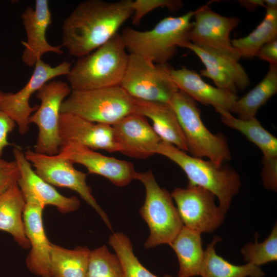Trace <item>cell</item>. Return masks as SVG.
I'll use <instances>...</instances> for the list:
<instances>
[{
  "instance_id": "1",
  "label": "cell",
  "mask_w": 277,
  "mask_h": 277,
  "mask_svg": "<svg viewBox=\"0 0 277 277\" xmlns=\"http://www.w3.org/2000/svg\"><path fill=\"white\" fill-rule=\"evenodd\" d=\"M133 11L132 0L82 2L63 22L61 45L71 56L83 57L118 33Z\"/></svg>"
},
{
  "instance_id": "2",
  "label": "cell",
  "mask_w": 277,
  "mask_h": 277,
  "mask_svg": "<svg viewBox=\"0 0 277 277\" xmlns=\"http://www.w3.org/2000/svg\"><path fill=\"white\" fill-rule=\"evenodd\" d=\"M193 16L194 11H190L179 16L166 17L146 31L127 27L120 35L129 54L142 56L155 64H167L179 47L190 42Z\"/></svg>"
},
{
  "instance_id": "3",
  "label": "cell",
  "mask_w": 277,
  "mask_h": 277,
  "mask_svg": "<svg viewBox=\"0 0 277 277\" xmlns=\"http://www.w3.org/2000/svg\"><path fill=\"white\" fill-rule=\"evenodd\" d=\"M120 34L78 58L66 75L72 90H85L120 86L129 54Z\"/></svg>"
},
{
  "instance_id": "4",
  "label": "cell",
  "mask_w": 277,
  "mask_h": 277,
  "mask_svg": "<svg viewBox=\"0 0 277 277\" xmlns=\"http://www.w3.org/2000/svg\"><path fill=\"white\" fill-rule=\"evenodd\" d=\"M155 154L163 155L177 164L186 173L188 185L200 186L212 192L219 199V207L227 212L241 186L239 175L234 169L188 155L163 141L156 147Z\"/></svg>"
},
{
  "instance_id": "5",
  "label": "cell",
  "mask_w": 277,
  "mask_h": 277,
  "mask_svg": "<svg viewBox=\"0 0 277 277\" xmlns=\"http://www.w3.org/2000/svg\"><path fill=\"white\" fill-rule=\"evenodd\" d=\"M135 99L120 86L72 90L62 103L61 113H69L88 121L112 125L134 113Z\"/></svg>"
},
{
  "instance_id": "6",
  "label": "cell",
  "mask_w": 277,
  "mask_h": 277,
  "mask_svg": "<svg viewBox=\"0 0 277 277\" xmlns=\"http://www.w3.org/2000/svg\"><path fill=\"white\" fill-rule=\"evenodd\" d=\"M169 104L176 114L190 155L201 159L207 157L218 166L231 159L225 136L213 134L207 128L195 101L179 90Z\"/></svg>"
},
{
  "instance_id": "7",
  "label": "cell",
  "mask_w": 277,
  "mask_h": 277,
  "mask_svg": "<svg viewBox=\"0 0 277 277\" xmlns=\"http://www.w3.org/2000/svg\"><path fill=\"white\" fill-rule=\"evenodd\" d=\"M134 179L142 182L146 192L144 203L140 210L150 230L145 247L169 245L183 226L171 193L160 187L151 171L136 172Z\"/></svg>"
},
{
  "instance_id": "8",
  "label": "cell",
  "mask_w": 277,
  "mask_h": 277,
  "mask_svg": "<svg viewBox=\"0 0 277 277\" xmlns=\"http://www.w3.org/2000/svg\"><path fill=\"white\" fill-rule=\"evenodd\" d=\"M167 65L155 64L142 56L129 54L120 86L135 99L169 104L179 90L167 70Z\"/></svg>"
},
{
  "instance_id": "9",
  "label": "cell",
  "mask_w": 277,
  "mask_h": 277,
  "mask_svg": "<svg viewBox=\"0 0 277 277\" xmlns=\"http://www.w3.org/2000/svg\"><path fill=\"white\" fill-rule=\"evenodd\" d=\"M72 90L62 81H52L45 84L36 93L41 104L29 118V123L35 124L38 133L34 151L47 155L59 153L62 141L59 135V119L63 101Z\"/></svg>"
},
{
  "instance_id": "10",
  "label": "cell",
  "mask_w": 277,
  "mask_h": 277,
  "mask_svg": "<svg viewBox=\"0 0 277 277\" xmlns=\"http://www.w3.org/2000/svg\"><path fill=\"white\" fill-rule=\"evenodd\" d=\"M24 154L38 176L51 185L76 192L100 215L107 226L112 229L110 220L96 202L87 184L86 173L76 169L71 161L59 153L47 155L28 149Z\"/></svg>"
},
{
  "instance_id": "11",
  "label": "cell",
  "mask_w": 277,
  "mask_h": 277,
  "mask_svg": "<svg viewBox=\"0 0 277 277\" xmlns=\"http://www.w3.org/2000/svg\"><path fill=\"white\" fill-rule=\"evenodd\" d=\"M183 225L202 232L210 233L223 223L225 213L215 203V195L197 186L176 188L171 193Z\"/></svg>"
},
{
  "instance_id": "12",
  "label": "cell",
  "mask_w": 277,
  "mask_h": 277,
  "mask_svg": "<svg viewBox=\"0 0 277 277\" xmlns=\"http://www.w3.org/2000/svg\"><path fill=\"white\" fill-rule=\"evenodd\" d=\"M33 73L26 84L18 91L5 93L0 98V109L12 118L18 127L21 135L29 130V118L38 105L31 107L29 100L45 84L63 75H67L71 67L68 62H63L52 67L42 60L36 62Z\"/></svg>"
},
{
  "instance_id": "13",
  "label": "cell",
  "mask_w": 277,
  "mask_h": 277,
  "mask_svg": "<svg viewBox=\"0 0 277 277\" xmlns=\"http://www.w3.org/2000/svg\"><path fill=\"white\" fill-rule=\"evenodd\" d=\"M194 21L189 33L190 42L238 61L241 58L232 46L230 33L239 25L236 17L224 16L213 11L208 5L194 11Z\"/></svg>"
},
{
  "instance_id": "14",
  "label": "cell",
  "mask_w": 277,
  "mask_h": 277,
  "mask_svg": "<svg viewBox=\"0 0 277 277\" xmlns=\"http://www.w3.org/2000/svg\"><path fill=\"white\" fill-rule=\"evenodd\" d=\"M58 153L73 164L84 166L89 173L104 176L117 186H125L134 179L136 171L131 162L103 155L77 143H63Z\"/></svg>"
},
{
  "instance_id": "15",
  "label": "cell",
  "mask_w": 277,
  "mask_h": 277,
  "mask_svg": "<svg viewBox=\"0 0 277 277\" xmlns=\"http://www.w3.org/2000/svg\"><path fill=\"white\" fill-rule=\"evenodd\" d=\"M13 152L19 171L17 184L25 202H35L44 208L47 205H52L62 213L71 212L78 208V199L75 196L63 195L38 176L18 147L14 146Z\"/></svg>"
},
{
  "instance_id": "16",
  "label": "cell",
  "mask_w": 277,
  "mask_h": 277,
  "mask_svg": "<svg viewBox=\"0 0 277 277\" xmlns=\"http://www.w3.org/2000/svg\"><path fill=\"white\" fill-rule=\"evenodd\" d=\"M21 19L26 33V41H21L25 47L22 61L28 67H34L46 53L62 54V46H53L47 41L46 34L52 24L49 1L36 0L34 8L27 7L21 14Z\"/></svg>"
},
{
  "instance_id": "17",
  "label": "cell",
  "mask_w": 277,
  "mask_h": 277,
  "mask_svg": "<svg viewBox=\"0 0 277 277\" xmlns=\"http://www.w3.org/2000/svg\"><path fill=\"white\" fill-rule=\"evenodd\" d=\"M111 126L118 151L130 157L147 159L155 154L162 141L146 117L137 113L130 114Z\"/></svg>"
},
{
  "instance_id": "18",
  "label": "cell",
  "mask_w": 277,
  "mask_h": 277,
  "mask_svg": "<svg viewBox=\"0 0 277 277\" xmlns=\"http://www.w3.org/2000/svg\"><path fill=\"white\" fill-rule=\"evenodd\" d=\"M167 70L179 90L194 101L212 106L220 114L231 113L238 98L235 93L210 85L196 72L186 67L174 69L167 65Z\"/></svg>"
},
{
  "instance_id": "19",
  "label": "cell",
  "mask_w": 277,
  "mask_h": 277,
  "mask_svg": "<svg viewBox=\"0 0 277 277\" xmlns=\"http://www.w3.org/2000/svg\"><path fill=\"white\" fill-rule=\"evenodd\" d=\"M59 135L62 143L71 142L94 150L118 151L111 125L93 123L72 114H60Z\"/></svg>"
},
{
  "instance_id": "20",
  "label": "cell",
  "mask_w": 277,
  "mask_h": 277,
  "mask_svg": "<svg viewBox=\"0 0 277 277\" xmlns=\"http://www.w3.org/2000/svg\"><path fill=\"white\" fill-rule=\"evenodd\" d=\"M44 209L36 203L25 202L23 215L24 230L31 246L26 265L33 274L41 277H51V243L48 240L44 227L42 219Z\"/></svg>"
},
{
  "instance_id": "21",
  "label": "cell",
  "mask_w": 277,
  "mask_h": 277,
  "mask_svg": "<svg viewBox=\"0 0 277 277\" xmlns=\"http://www.w3.org/2000/svg\"><path fill=\"white\" fill-rule=\"evenodd\" d=\"M135 113L148 117L162 141L186 152L187 146L176 114L169 104L146 102L135 99Z\"/></svg>"
},
{
  "instance_id": "22",
  "label": "cell",
  "mask_w": 277,
  "mask_h": 277,
  "mask_svg": "<svg viewBox=\"0 0 277 277\" xmlns=\"http://www.w3.org/2000/svg\"><path fill=\"white\" fill-rule=\"evenodd\" d=\"M25 201L17 183L0 194V230L12 235L22 247H30L23 222Z\"/></svg>"
},
{
  "instance_id": "23",
  "label": "cell",
  "mask_w": 277,
  "mask_h": 277,
  "mask_svg": "<svg viewBox=\"0 0 277 277\" xmlns=\"http://www.w3.org/2000/svg\"><path fill=\"white\" fill-rule=\"evenodd\" d=\"M200 232L183 225L169 244L175 251L179 263L177 277L199 275L204 258Z\"/></svg>"
},
{
  "instance_id": "24",
  "label": "cell",
  "mask_w": 277,
  "mask_h": 277,
  "mask_svg": "<svg viewBox=\"0 0 277 277\" xmlns=\"http://www.w3.org/2000/svg\"><path fill=\"white\" fill-rule=\"evenodd\" d=\"M200 60L205 68L201 70L202 75L212 80L216 87L236 93V85L244 75L239 61L212 51L204 52Z\"/></svg>"
},
{
  "instance_id": "25",
  "label": "cell",
  "mask_w": 277,
  "mask_h": 277,
  "mask_svg": "<svg viewBox=\"0 0 277 277\" xmlns=\"http://www.w3.org/2000/svg\"><path fill=\"white\" fill-rule=\"evenodd\" d=\"M90 251L87 247L68 249L51 243V277H87Z\"/></svg>"
},
{
  "instance_id": "26",
  "label": "cell",
  "mask_w": 277,
  "mask_h": 277,
  "mask_svg": "<svg viewBox=\"0 0 277 277\" xmlns=\"http://www.w3.org/2000/svg\"><path fill=\"white\" fill-rule=\"evenodd\" d=\"M277 92V64H269L263 79L234 103L231 112L243 120L255 117L260 108Z\"/></svg>"
},
{
  "instance_id": "27",
  "label": "cell",
  "mask_w": 277,
  "mask_h": 277,
  "mask_svg": "<svg viewBox=\"0 0 277 277\" xmlns=\"http://www.w3.org/2000/svg\"><path fill=\"white\" fill-rule=\"evenodd\" d=\"M221 239L215 236L204 251V258L200 275L202 277H263L259 267L247 263L243 265L230 263L216 254L215 245Z\"/></svg>"
},
{
  "instance_id": "28",
  "label": "cell",
  "mask_w": 277,
  "mask_h": 277,
  "mask_svg": "<svg viewBox=\"0 0 277 277\" xmlns=\"http://www.w3.org/2000/svg\"><path fill=\"white\" fill-rule=\"evenodd\" d=\"M220 115L224 125L240 132L261 150L262 159H277V138L263 128L256 117L243 120L234 117L229 112Z\"/></svg>"
},
{
  "instance_id": "29",
  "label": "cell",
  "mask_w": 277,
  "mask_h": 277,
  "mask_svg": "<svg viewBox=\"0 0 277 277\" xmlns=\"http://www.w3.org/2000/svg\"><path fill=\"white\" fill-rule=\"evenodd\" d=\"M277 39V8H266L262 21L247 36L231 39L232 46L241 57L252 59L256 57L265 44Z\"/></svg>"
},
{
  "instance_id": "30",
  "label": "cell",
  "mask_w": 277,
  "mask_h": 277,
  "mask_svg": "<svg viewBox=\"0 0 277 277\" xmlns=\"http://www.w3.org/2000/svg\"><path fill=\"white\" fill-rule=\"evenodd\" d=\"M108 243L120 261L125 277H158L140 262L133 253L132 243L126 234L114 233L110 236ZM164 277L172 276L166 275Z\"/></svg>"
},
{
  "instance_id": "31",
  "label": "cell",
  "mask_w": 277,
  "mask_h": 277,
  "mask_svg": "<svg viewBox=\"0 0 277 277\" xmlns=\"http://www.w3.org/2000/svg\"><path fill=\"white\" fill-rule=\"evenodd\" d=\"M87 277H125L120 261L103 245L90 251Z\"/></svg>"
},
{
  "instance_id": "32",
  "label": "cell",
  "mask_w": 277,
  "mask_h": 277,
  "mask_svg": "<svg viewBox=\"0 0 277 277\" xmlns=\"http://www.w3.org/2000/svg\"><path fill=\"white\" fill-rule=\"evenodd\" d=\"M258 234L254 243L244 246L241 252L245 262L259 266L277 260V226L274 225L269 235L262 243L258 242Z\"/></svg>"
},
{
  "instance_id": "33",
  "label": "cell",
  "mask_w": 277,
  "mask_h": 277,
  "mask_svg": "<svg viewBox=\"0 0 277 277\" xmlns=\"http://www.w3.org/2000/svg\"><path fill=\"white\" fill-rule=\"evenodd\" d=\"M183 6L180 0H135L132 1V23L140 24L148 13L159 8H166L171 12L179 10Z\"/></svg>"
},
{
  "instance_id": "34",
  "label": "cell",
  "mask_w": 277,
  "mask_h": 277,
  "mask_svg": "<svg viewBox=\"0 0 277 277\" xmlns=\"http://www.w3.org/2000/svg\"><path fill=\"white\" fill-rule=\"evenodd\" d=\"M19 177V171L16 162L0 157V194L17 183Z\"/></svg>"
},
{
  "instance_id": "35",
  "label": "cell",
  "mask_w": 277,
  "mask_h": 277,
  "mask_svg": "<svg viewBox=\"0 0 277 277\" xmlns=\"http://www.w3.org/2000/svg\"><path fill=\"white\" fill-rule=\"evenodd\" d=\"M263 168L261 176L264 187L276 191L277 189V159H262Z\"/></svg>"
},
{
  "instance_id": "36",
  "label": "cell",
  "mask_w": 277,
  "mask_h": 277,
  "mask_svg": "<svg viewBox=\"0 0 277 277\" xmlns=\"http://www.w3.org/2000/svg\"><path fill=\"white\" fill-rule=\"evenodd\" d=\"M16 124L12 118L0 109V157L3 155L4 148L12 145L8 141V135L13 130Z\"/></svg>"
},
{
  "instance_id": "37",
  "label": "cell",
  "mask_w": 277,
  "mask_h": 277,
  "mask_svg": "<svg viewBox=\"0 0 277 277\" xmlns=\"http://www.w3.org/2000/svg\"><path fill=\"white\" fill-rule=\"evenodd\" d=\"M256 56L268 62L269 64H277V39L263 46L258 52Z\"/></svg>"
},
{
  "instance_id": "38",
  "label": "cell",
  "mask_w": 277,
  "mask_h": 277,
  "mask_svg": "<svg viewBox=\"0 0 277 277\" xmlns=\"http://www.w3.org/2000/svg\"><path fill=\"white\" fill-rule=\"evenodd\" d=\"M241 5L248 11L254 10L257 7L262 6L265 8V0H243L238 1Z\"/></svg>"
},
{
  "instance_id": "39",
  "label": "cell",
  "mask_w": 277,
  "mask_h": 277,
  "mask_svg": "<svg viewBox=\"0 0 277 277\" xmlns=\"http://www.w3.org/2000/svg\"><path fill=\"white\" fill-rule=\"evenodd\" d=\"M3 93H4V92L0 90V98L2 96V95L3 94Z\"/></svg>"
}]
</instances>
